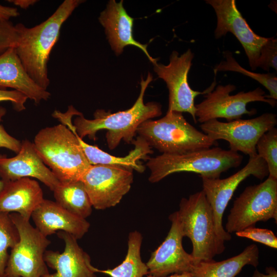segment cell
Segmentation results:
<instances>
[{
  "label": "cell",
  "instance_id": "29",
  "mask_svg": "<svg viewBox=\"0 0 277 277\" xmlns=\"http://www.w3.org/2000/svg\"><path fill=\"white\" fill-rule=\"evenodd\" d=\"M235 233L238 236L252 240L274 249L277 248V238L269 229L251 226Z\"/></svg>",
  "mask_w": 277,
  "mask_h": 277
},
{
  "label": "cell",
  "instance_id": "5",
  "mask_svg": "<svg viewBox=\"0 0 277 277\" xmlns=\"http://www.w3.org/2000/svg\"><path fill=\"white\" fill-rule=\"evenodd\" d=\"M136 133L162 154H183L210 148L216 143L188 123L182 113L174 111H167L160 119L144 122Z\"/></svg>",
  "mask_w": 277,
  "mask_h": 277
},
{
  "label": "cell",
  "instance_id": "14",
  "mask_svg": "<svg viewBox=\"0 0 277 277\" xmlns=\"http://www.w3.org/2000/svg\"><path fill=\"white\" fill-rule=\"evenodd\" d=\"M214 10L217 18L216 39L228 32L234 35L243 46L252 70L257 69L260 51L268 38L256 34L237 8L235 0H206Z\"/></svg>",
  "mask_w": 277,
  "mask_h": 277
},
{
  "label": "cell",
  "instance_id": "10",
  "mask_svg": "<svg viewBox=\"0 0 277 277\" xmlns=\"http://www.w3.org/2000/svg\"><path fill=\"white\" fill-rule=\"evenodd\" d=\"M276 124L275 114L265 113L251 119L240 118L227 122L213 119L201 124L200 127L210 138L215 141L225 140L229 144L230 150L251 157L257 154L256 144L261 136Z\"/></svg>",
  "mask_w": 277,
  "mask_h": 277
},
{
  "label": "cell",
  "instance_id": "17",
  "mask_svg": "<svg viewBox=\"0 0 277 277\" xmlns=\"http://www.w3.org/2000/svg\"><path fill=\"white\" fill-rule=\"evenodd\" d=\"M57 235L65 242L64 250L62 253L45 251V262L55 272L43 277H97L90 256L79 246L77 240L64 231L58 232Z\"/></svg>",
  "mask_w": 277,
  "mask_h": 277
},
{
  "label": "cell",
  "instance_id": "7",
  "mask_svg": "<svg viewBox=\"0 0 277 277\" xmlns=\"http://www.w3.org/2000/svg\"><path fill=\"white\" fill-rule=\"evenodd\" d=\"M10 216L19 240L11 248L4 277H43L49 273L44 256L50 240L18 213H10Z\"/></svg>",
  "mask_w": 277,
  "mask_h": 277
},
{
  "label": "cell",
  "instance_id": "12",
  "mask_svg": "<svg viewBox=\"0 0 277 277\" xmlns=\"http://www.w3.org/2000/svg\"><path fill=\"white\" fill-rule=\"evenodd\" d=\"M194 53L189 49L183 54L173 51L170 56L169 63L165 65L157 62L153 64L154 71L159 77L166 83L169 90L168 111L189 113L197 122L194 99L200 94H206L214 88L215 81L206 90H193L188 82V74L192 65Z\"/></svg>",
  "mask_w": 277,
  "mask_h": 277
},
{
  "label": "cell",
  "instance_id": "16",
  "mask_svg": "<svg viewBox=\"0 0 277 277\" xmlns=\"http://www.w3.org/2000/svg\"><path fill=\"white\" fill-rule=\"evenodd\" d=\"M0 177L5 182L23 177L35 178L52 191L60 183L44 164L33 143L27 140L22 142L21 149L15 156L0 155Z\"/></svg>",
  "mask_w": 277,
  "mask_h": 277
},
{
  "label": "cell",
  "instance_id": "8",
  "mask_svg": "<svg viewBox=\"0 0 277 277\" xmlns=\"http://www.w3.org/2000/svg\"><path fill=\"white\" fill-rule=\"evenodd\" d=\"M270 219L277 222V179L268 176L260 184L246 187L236 198L225 230L231 234Z\"/></svg>",
  "mask_w": 277,
  "mask_h": 277
},
{
  "label": "cell",
  "instance_id": "4",
  "mask_svg": "<svg viewBox=\"0 0 277 277\" xmlns=\"http://www.w3.org/2000/svg\"><path fill=\"white\" fill-rule=\"evenodd\" d=\"M243 156L237 152L215 147L180 154H162L149 158L148 180L157 183L174 173L191 172L200 177L220 178L223 172L239 166Z\"/></svg>",
  "mask_w": 277,
  "mask_h": 277
},
{
  "label": "cell",
  "instance_id": "3",
  "mask_svg": "<svg viewBox=\"0 0 277 277\" xmlns=\"http://www.w3.org/2000/svg\"><path fill=\"white\" fill-rule=\"evenodd\" d=\"M33 143L60 182L81 180L91 166L75 134L62 124L41 129Z\"/></svg>",
  "mask_w": 277,
  "mask_h": 277
},
{
  "label": "cell",
  "instance_id": "19",
  "mask_svg": "<svg viewBox=\"0 0 277 277\" xmlns=\"http://www.w3.org/2000/svg\"><path fill=\"white\" fill-rule=\"evenodd\" d=\"M31 217L37 228L46 236L56 231H64L77 240L89 230L90 223L67 211L56 202L44 199L32 213Z\"/></svg>",
  "mask_w": 277,
  "mask_h": 277
},
{
  "label": "cell",
  "instance_id": "36",
  "mask_svg": "<svg viewBox=\"0 0 277 277\" xmlns=\"http://www.w3.org/2000/svg\"><path fill=\"white\" fill-rule=\"evenodd\" d=\"M7 1L24 9L28 8L38 2L36 0H9Z\"/></svg>",
  "mask_w": 277,
  "mask_h": 277
},
{
  "label": "cell",
  "instance_id": "35",
  "mask_svg": "<svg viewBox=\"0 0 277 277\" xmlns=\"http://www.w3.org/2000/svg\"><path fill=\"white\" fill-rule=\"evenodd\" d=\"M266 272V274H263L256 269L251 277H277V271L273 267H267Z\"/></svg>",
  "mask_w": 277,
  "mask_h": 277
},
{
  "label": "cell",
  "instance_id": "1",
  "mask_svg": "<svg viewBox=\"0 0 277 277\" xmlns=\"http://www.w3.org/2000/svg\"><path fill=\"white\" fill-rule=\"evenodd\" d=\"M84 2L65 0L46 20L33 27L16 24L20 33L15 48L17 54L30 77L45 90L50 84L47 68L50 54L58 39L62 26Z\"/></svg>",
  "mask_w": 277,
  "mask_h": 277
},
{
  "label": "cell",
  "instance_id": "25",
  "mask_svg": "<svg viewBox=\"0 0 277 277\" xmlns=\"http://www.w3.org/2000/svg\"><path fill=\"white\" fill-rule=\"evenodd\" d=\"M143 241L142 234L136 231L129 233L128 249L124 261L112 269L101 270L94 267L95 273L100 272L111 277H145L149 274L148 267L141 256Z\"/></svg>",
  "mask_w": 277,
  "mask_h": 277
},
{
  "label": "cell",
  "instance_id": "2",
  "mask_svg": "<svg viewBox=\"0 0 277 277\" xmlns=\"http://www.w3.org/2000/svg\"><path fill=\"white\" fill-rule=\"evenodd\" d=\"M152 80L150 72L146 80L141 77L140 95L132 107L127 110L111 113L110 111L97 109L92 120L86 118L81 112L75 115L73 125L78 136L82 139L88 136L95 140L97 131L107 130L106 138L109 149L116 148L122 140L131 144L142 123L162 114L160 104L154 102L144 103L145 90Z\"/></svg>",
  "mask_w": 277,
  "mask_h": 277
},
{
  "label": "cell",
  "instance_id": "28",
  "mask_svg": "<svg viewBox=\"0 0 277 277\" xmlns=\"http://www.w3.org/2000/svg\"><path fill=\"white\" fill-rule=\"evenodd\" d=\"M258 155L266 162L268 176L277 179V129L274 127L264 133L256 144Z\"/></svg>",
  "mask_w": 277,
  "mask_h": 277
},
{
  "label": "cell",
  "instance_id": "30",
  "mask_svg": "<svg viewBox=\"0 0 277 277\" xmlns=\"http://www.w3.org/2000/svg\"><path fill=\"white\" fill-rule=\"evenodd\" d=\"M20 39L17 25L10 21L0 19V55L9 48H16Z\"/></svg>",
  "mask_w": 277,
  "mask_h": 277
},
{
  "label": "cell",
  "instance_id": "34",
  "mask_svg": "<svg viewBox=\"0 0 277 277\" xmlns=\"http://www.w3.org/2000/svg\"><path fill=\"white\" fill-rule=\"evenodd\" d=\"M19 13L16 8L3 6L0 4V19L9 21L11 17H16Z\"/></svg>",
  "mask_w": 277,
  "mask_h": 277
},
{
  "label": "cell",
  "instance_id": "22",
  "mask_svg": "<svg viewBox=\"0 0 277 277\" xmlns=\"http://www.w3.org/2000/svg\"><path fill=\"white\" fill-rule=\"evenodd\" d=\"M67 127L76 135L87 160L92 165H114L143 173L145 170V167L140 160H148V154L153 153L149 144L138 136L131 143L134 148L128 154L124 157L115 156L104 151L97 146L85 143L78 136L73 124H68Z\"/></svg>",
  "mask_w": 277,
  "mask_h": 277
},
{
  "label": "cell",
  "instance_id": "20",
  "mask_svg": "<svg viewBox=\"0 0 277 277\" xmlns=\"http://www.w3.org/2000/svg\"><path fill=\"white\" fill-rule=\"evenodd\" d=\"M44 199L43 190L36 180L23 177L5 182L0 193V211L17 213L30 220Z\"/></svg>",
  "mask_w": 277,
  "mask_h": 277
},
{
  "label": "cell",
  "instance_id": "6",
  "mask_svg": "<svg viewBox=\"0 0 277 277\" xmlns=\"http://www.w3.org/2000/svg\"><path fill=\"white\" fill-rule=\"evenodd\" d=\"M184 236L192 245L191 254L200 261H210L223 252L224 243L218 238L211 207L203 190L183 197L176 211Z\"/></svg>",
  "mask_w": 277,
  "mask_h": 277
},
{
  "label": "cell",
  "instance_id": "31",
  "mask_svg": "<svg viewBox=\"0 0 277 277\" xmlns=\"http://www.w3.org/2000/svg\"><path fill=\"white\" fill-rule=\"evenodd\" d=\"M269 71L271 68L277 70V39L268 38L262 47L257 62V68Z\"/></svg>",
  "mask_w": 277,
  "mask_h": 277
},
{
  "label": "cell",
  "instance_id": "37",
  "mask_svg": "<svg viewBox=\"0 0 277 277\" xmlns=\"http://www.w3.org/2000/svg\"><path fill=\"white\" fill-rule=\"evenodd\" d=\"M145 277H156L150 274H148ZM163 277H193L191 272H183L182 273H174L168 276Z\"/></svg>",
  "mask_w": 277,
  "mask_h": 277
},
{
  "label": "cell",
  "instance_id": "26",
  "mask_svg": "<svg viewBox=\"0 0 277 277\" xmlns=\"http://www.w3.org/2000/svg\"><path fill=\"white\" fill-rule=\"evenodd\" d=\"M225 60L222 61L214 69L215 74L220 71L237 72L248 76L258 82L266 88L269 92L268 97L276 101L277 99V77L274 73H258L249 71L242 67L236 61L230 51H224Z\"/></svg>",
  "mask_w": 277,
  "mask_h": 277
},
{
  "label": "cell",
  "instance_id": "21",
  "mask_svg": "<svg viewBox=\"0 0 277 277\" xmlns=\"http://www.w3.org/2000/svg\"><path fill=\"white\" fill-rule=\"evenodd\" d=\"M10 88L16 90L36 104L47 101L51 94L38 85L29 76L14 47L0 55V89Z\"/></svg>",
  "mask_w": 277,
  "mask_h": 277
},
{
  "label": "cell",
  "instance_id": "9",
  "mask_svg": "<svg viewBox=\"0 0 277 277\" xmlns=\"http://www.w3.org/2000/svg\"><path fill=\"white\" fill-rule=\"evenodd\" d=\"M235 89L236 87L232 84L219 85L207 93L205 98L195 105L196 121L202 124L211 120L224 118L230 122L240 119L244 114H255V109H247L249 103L262 102L272 107L276 104V101L269 98L260 87L247 92L241 91L231 95L230 93Z\"/></svg>",
  "mask_w": 277,
  "mask_h": 277
},
{
  "label": "cell",
  "instance_id": "33",
  "mask_svg": "<svg viewBox=\"0 0 277 277\" xmlns=\"http://www.w3.org/2000/svg\"><path fill=\"white\" fill-rule=\"evenodd\" d=\"M27 99L25 95L16 90L0 89V102H10L13 109L17 111L26 109L25 104Z\"/></svg>",
  "mask_w": 277,
  "mask_h": 277
},
{
  "label": "cell",
  "instance_id": "13",
  "mask_svg": "<svg viewBox=\"0 0 277 277\" xmlns=\"http://www.w3.org/2000/svg\"><path fill=\"white\" fill-rule=\"evenodd\" d=\"M81 181L92 207L104 210L116 205L129 192L133 181V170L114 165H91Z\"/></svg>",
  "mask_w": 277,
  "mask_h": 277
},
{
  "label": "cell",
  "instance_id": "32",
  "mask_svg": "<svg viewBox=\"0 0 277 277\" xmlns=\"http://www.w3.org/2000/svg\"><path fill=\"white\" fill-rule=\"evenodd\" d=\"M6 112V109L0 107V147L7 148L17 153L21 149L22 142L8 134L1 124Z\"/></svg>",
  "mask_w": 277,
  "mask_h": 277
},
{
  "label": "cell",
  "instance_id": "15",
  "mask_svg": "<svg viewBox=\"0 0 277 277\" xmlns=\"http://www.w3.org/2000/svg\"><path fill=\"white\" fill-rule=\"evenodd\" d=\"M169 219L171 225L167 235L146 263L149 274L156 277L191 272L197 263L191 253L183 248L182 240L184 236L176 211L171 213Z\"/></svg>",
  "mask_w": 277,
  "mask_h": 277
},
{
  "label": "cell",
  "instance_id": "11",
  "mask_svg": "<svg viewBox=\"0 0 277 277\" xmlns=\"http://www.w3.org/2000/svg\"><path fill=\"white\" fill-rule=\"evenodd\" d=\"M268 174L266 162L257 154L249 157L247 164L243 168L227 178L201 177L203 183L202 190L213 211L216 234L222 242L224 243L231 239V234L223 226V216L238 186L250 175L262 180Z\"/></svg>",
  "mask_w": 277,
  "mask_h": 277
},
{
  "label": "cell",
  "instance_id": "27",
  "mask_svg": "<svg viewBox=\"0 0 277 277\" xmlns=\"http://www.w3.org/2000/svg\"><path fill=\"white\" fill-rule=\"evenodd\" d=\"M18 240V230L10 213L0 211V277L4 275L9 256L8 249L12 248Z\"/></svg>",
  "mask_w": 277,
  "mask_h": 277
},
{
  "label": "cell",
  "instance_id": "18",
  "mask_svg": "<svg viewBox=\"0 0 277 277\" xmlns=\"http://www.w3.org/2000/svg\"><path fill=\"white\" fill-rule=\"evenodd\" d=\"M100 24L112 50L116 55H120L125 46L133 45L141 49L153 64L157 59L153 58L148 53L147 44L135 41L132 34L133 18L127 13L123 6V1L117 3L115 0L108 2L106 9L98 17Z\"/></svg>",
  "mask_w": 277,
  "mask_h": 277
},
{
  "label": "cell",
  "instance_id": "38",
  "mask_svg": "<svg viewBox=\"0 0 277 277\" xmlns=\"http://www.w3.org/2000/svg\"><path fill=\"white\" fill-rule=\"evenodd\" d=\"M5 185V182L3 180H0V193L2 191Z\"/></svg>",
  "mask_w": 277,
  "mask_h": 277
},
{
  "label": "cell",
  "instance_id": "23",
  "mask_svg": "<svg viewBox=\"0 0 277 277\" xmlns=\"http://www.w3.org/2000/svg\"><path fill=\"white\" fill-rule=\"evenodd\" d=\"M259 250L252 244L240 254L226 260L216 262L200 261L191 271L193 277H235L246 265L256 267L259 265Z\"/></svg>",
  "mask_w": 277,
  "mask_h": 277
},
{
  "label": "cell",
  "instance_id": "24",
  "mask_svg": "<svg viewBox=\"0 0 277 277\" xmlns=\"http://www.w3.org/2000/svg\"><path fill=\"white\" fill-rule=\"evenodd\" d=\"M55 202L63 208L86 219L92 211V205L81 181L60 182L53 191Z\"/></svg>",
  "mask_w": 277,
  "mask_h": 277
}]
</instances>
